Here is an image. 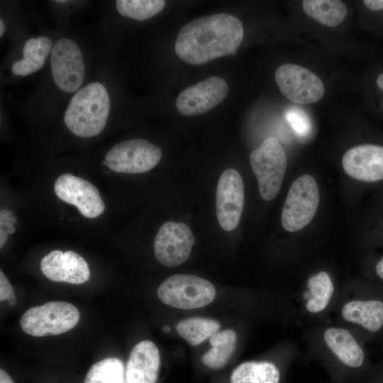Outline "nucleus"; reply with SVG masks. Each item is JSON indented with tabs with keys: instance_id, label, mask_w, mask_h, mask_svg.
I'll return each mask as SVG.
<instances>
[{
	"instance_id": "nucleus-35",
	"label": "nucleus",
	"mask_w": 383,
	"mask_h": 383,
	"mask_svg": "<svg viewBox=\"0 0 383 383\" xmlns=\"http://www.w3.org/2000/svg\"><path fill=\"white\" fill-rule=\"evenodd\" d=\"M55 1L57 2V3H66V2H67V1H65V0H62V1L58 0V1Z\"/></svg>"
},
{
	"instance_id": "nucleus-19",
	"label": "nucleus",
	"mask_w": 383,
	"mask_h": 383,
	"mask_svg": "<svg viewBox=\"0 0 383 383\" xmlns=\"http://www.w3.org/2000/svg\"><path fill=\"white\" fill-rule=\"evenodd\" d=\"M282 371L268 360L247 361L232 372L231 383H281Z\"/></svg>"
},
{
	"instance_id": "nucleus-5",
	"label": "nucleus",
	"mask_w": 383,
	"mask_h": 383,
	"mask_svg": "<svg viewBox=\"0 0 383 383\" xmlns=\"http://www.w3.org/2000/svg\"><path fill=\"white\" fill-rule=\"evenodd\" d=\"M250 164L260 196L265 201L274 199L281 189L287 165V155L277 139L272 136L266 138L251 152Z\"/></svg>"
},
{
	"instance_id": "nucleus-30",
	"label": "nucleus",
	"mask_w": 383,
	"mask_h": 383,
	"mask_svg": "<svg viewBox=\"0 0 383 383\" xmlns=\"http://www.w3.org/2000/svg\"><path fill=\"white\" fill-rule=\"evenodd\" d=\"M373 276L383 284V254L376 259L372 268Z\"/></svg>"
},
{
	"instance_id": "nucleus-15",
	"label": "nucleus",
	"mask_w": 383,
	"mask_h": 383,
	"mask_svg": "<svg viewBox=\"0 0 383 383\" xmlns=\"http://www.w3.org/2000/svg\"><path fill=\"white\" fill-rule=\"evenodd\" d=\"M226 82L211 77L183 89L176 100L179 112L187 116L206 113L218 105L228 94Z\"/></svg>"
},
{
	"instance_id": "nucleus-18",
	"label": "nucleus",
	"mask_w": 383,
	"mask_h": 383,
	"mask_svg": "<svg viewBox=\"0 0 383 383\" xmlns=\"http://www.w3.org/2000/svg\"><path fill=\"white\" fill-rule=\"evenodd\" d=\"M335 292L331 276L325 271L311 275L301 293L304 309L310 314L325 311L330 304Z\"/></svg>"
},
{
	"instance_id": "nucleus-33",
	"label": "nucleus",
	"mask_w": 383,
	"mask_h": 383,
	"mask_svg": "<svg viewBox=\"0 0 383 383\" xmlns=\"http://www.w3.org/2000/svg\"><path fill=\"white\" fill-rule=\"evenodd\" d=\"M5 31V25L3 21L0 20V35L2 36Z\"/></svg>"
},
{
	"instance_id": "nucleus-9",
	"label": "nucleus",
	"mask_w": 383,
	"mask_h": 383,
	"mask_svg": "<svg viewBox=\"0 0 383 383\" xmlns=\"http://www.w3.org/2000/svg\"><path fill=\"white\" fill-rule=\"evenodd\" d=\"M343 319L358 326L367 336L383 333V289L371 287L356 299L347 301L340 310Z\"/></svg>"
},
{
	"instance_id": "nucleus-8",
	"label": "nucleus",
	"mask_w": 383,
	"mask_h": 383,
	"mask_svg": "<svg viewBox=\"0 0 383 383\" xmlns=\"http://www.w3.org/2000/svg\"><path fill=\"white\" fill-rule=\"evenodd\" d=\"M160 147L145 139H131L112 147L102 165L117 173L139 174L154 168L162 157Z\"/></svg>"
},
{
	"instance_id": "nucleus-20",
	"label": "nucleus",
	"mask_w": 383,
	"mask_h": 383,
	"mask_svg": "<svg viewBox=\"0 0 383 383\" xmlns=\"http://www.w3.org/2000/svg\"><path fill=\"white\" fill-rule=\"evenodd\" d=\"M52 41L46 36L28 39L23 48V57L16 61L12 71L17 76L25 77L39 70L52 49Z\"/></svg>"
},
{
	"instance_id": "nucleus-28",
	"label": "nucleus",
	"mask_w": 383,
	"mask_h": 383,
	"mask_svg": "<svg viewBox=\"0 0 383 383\" xmlns=\"http://www.w3.org/2000/svg\"><path fill=\"white\" fill-rule=\"evenodd\" d=\"M16 220V217L13 216L11 211L1 209L0 211V231L8 232L9 228L13 226Z\"/></svg>"
},
{
	"instance_id": "nucleus-16",
	"label": "nucleus",
	"mask_w": 383,
	"mask_h": 383,
	"mask_svg": "<svg viewBox=\"0 0 383 383\" xmlns=\"http://www.w3.org/2000/svg\"><path fill=\"white\" fill-rule=\"evenodd\" d=\"M40 267L45 277L56 282L82 284L90 277L87 261L72 250H52L41 259Z\"/></svg>"
},
{
	"instance_id": "nucleus-3",
	"label": "nucleus",
	"mask_w": 383,
	"mask_h": 383,
	"mask_svg": "<svg viewBox=\"0 0 383 383\" xmlns=\"http://www.w3.org/2000/svg\"><path fill=\"white\" fill-rule=\"evenodd\" d=\"M323 342L332 356L327 365L335 379L340 382H364L372 366L361 343L347 329L328 327L323 333Z\"/></svg>"
},
{
	"instance_id": "nucleus-34",
	"label": "nucleus",
	"mask_w": 383,
	"mask_h": 383,
	"mask_svg": "<svg viewBox=\"0 0 383 383\" xmlns=\"http://www.w3.org/2000/svg\"><path fill=\"white\" fill-rule=\"evenodd\" d=\"M162 329L165 333H167L170 330V327L167 326H164Z\"/></svg>"
},
{
	"instance_id": "nucleus-7",
	"label": "nucleus",
	"mask_w": 383,
	"mask_h": 383,
	"mask_svg": "<svg viewBox=\"0 0 383 383\" xmlns=\"http://www.w3.org/2000/svg\"><path fill=\"white\" fill-rule=\"evenodd\" d=\"M319 190L313 177L303 174L291 185L282 212L283 228L296 232L306 227L314 217L319 204Z\"/></svg>"
},
{
	"instance_id": "nucleus-26",
	"label": "nucleus",
	"mask_w": 383,
	"mask_h": 383,
	"mask_svg": "<svg viewBox=\"0 0 383 383\" xmlns=\"http://www.w3.org/2000/svg\"><path fill=\"white\" fill-rule=\"evenodd\" d=\"M286 118L298 135L306 137L311 133V119L303 109L299 107L289 109L286 113Z\"/></svg>"
},
{
	"instance_id": "nucleus-14",
	"label": "nucleus",
	"mask_w": 383,
	"mask_h": 383,
	"mask_svg": "<svg viewBox=\"0 0 383 383\" xmlns=\"http://www.w3.org/2000/svg\"><path fill=\"white\" fill-rule=\"evenodd\" d=\"M244 204V186L239 172L227 169L221 175L216 188V210L221 227L231 231L238 225Z\"/></svg>"
},
{
	"instance_id": "nucleus-25",
	"label": "nucleus",
	"mask_w": 383,
	"mask_h": 383,
	"mask_svg": "<svg viewBox=\"0 0 383 383\" xmlns=\"http://www.w3.org/2000/svg\"><path fill=\"white\" fill-rule=\"evenodd\" d=\"M165 5L163 0H118V12L137 21L147 20L160 13Z\"/></svg>"
},
{
	"instance_id": "nucleus-31",
	"label": "nucleus",
	"mask_w": 383,
	"mask_h": 383,
	"mask_svg": "<svg viewBox=\"0 0 383 383\" xmlns=\"http://www.w3.org/2000/svg\"><path fill=\"white\" fill-rule=\"evenodd\" d=\"M0 383H14L9 374L3 369L0 370Z\"/></svg>"
},
{
	"instance_id": "nucleus-6",
	"label": "nucleus",
	"mask_w": 383,
	"mask_h": 383,
	"mask_svg": "<svg viewBox=\"0 0 383 383\" xmlns=\"http://www.w3.org/2000/svg\"><path fill=\"white\" fill-rule=\"evenodd\" d=\"M213 284L199 276L177 274L167 277L157 294L165 304L179 309H199L211 303L216 296Z\"/></svg>"
},
{
	"instance_id": "nucleus-23",
	"label": "nucleus",
	"mask_w": 383,
	"mask_h": 383,
	"mask_svg": "<svg viewBox=\"0 0 383 383\" xmlns=\"http://www.w3.org/2000/svg\"><path fill=\"white\" fill-rule=\"evenodd\" d=\"M220 327L219 322L214 319L194 317L179 321L176 330L187 342L196 346L218 332Z\"/></svg>"
},
{
	"instance_id": "nucleus-10",
	"label": "nucleus",
	"mask_w": 383,
	"mask_h": 383,
	"mask_svg": "<svg viewBox=\"0 0 383 383\" xmlns=\"http://www.w3.org/2000/svg\"><path fill=\"white\" fill-rule=\"evenodd\" d=\"M275 81L283 95L298 104L315 103L324 94V86L319 77L297 65L279 66L275 72Z\"/></svg>"
},
{
	"instance_id": "nucleus-4",
	"label": "nucleus",
	"mask_w": 383,
	"mask_h": 383,
	"mask_svg": "<svg viewBox=\"0 0 383 383\" xmlns=\"http://www.w3.org/2000/svg\"><path fill=\"white\" fill-rule=\"evenodd\" d=\"M80 318L78 309L61 301H51L26 310L20 319L21 329L35 337L57 335L73 328Z\"/></svg>"
},
{
	"instance_id": "nucleus-2",
	"label": "nucleus",
	"mask_w": 383,
	"mask_h": 383,
	"mask_svg": "<svg viewBox=\"0 0 383 383\" xmlns=\"http://www.w3.org/2000/svg\"><path fill=\"white\" fill-rule=\"evenodd\" d=\"M110 111L109 96L100 82H91L71 98L64 115L67 128L74 135L90 138L104 128Z\"/></svg>"
},
{
	"instance_id": "nucleus-22",
	"label": "nucleus",
	"mask_w": 383,
	"mask_h": 383,
	"mask_svg": "<svg viewBox=\"0 0 383 383\" xmlns=\"http://www.w3.org/2000/svg\"><path fill=\"white\" fill-rule=\"evenodd\" d=\"M302 6L307 15L330 27L340 24L347 14L346 6L342 1L304 0Z\"/></svg>"
},
{
	"instance_id": "nucleus-12",
	"label": "nucleus",
	"mask_w": 383,
	"mask_h": 383,
	"mask_svg": "<svg viewBox=\"0 0 383 383\" xmlns=\"http://www.w3.org/2000/svg\"><path fill=\"white\" fill-rule=\"evenodd\" d=\"M194 238L184 223L167 221L160 227L154 241V253L157 261L167 267H177L189 258Z\"/></svg>"
},
{
	"instance_id": "nucleus-27",
	"label": "nucleus",
	"mask_w": 383,
	"mask_h": 383,
	"mask_svg": "<svg viewBox=\"0 0 383 383\" xmlns=\"http://www.w3.org/2000/svg\"><path fill=\"white\" fill-rule=\"evenodd\" d=\"M0 301H6L11 306L16 304L13 288L1 270L0 271Z\"/></svg>"
},
{
	"instance_id": "nucleus-17",
	"label": "nucleus",
	"mask_w": 383,
	"mask_h": 383,
	"mask_svg": "<svg viewBox=\"0 0 383 383\" xmlns=\"http://www.w3.org/2000/svg\"><path fill=\"white\" fill-rule=\"evenodd\" d=\"M160 366V355L155 344L150 340L137 343L127 362V383H156Z\"/></svg>"
},
{
	"instance_id": "nucleus-24",
	"label": "nucleus",
	"mask_w": 383,
	"mask_h": 383,
	"mask_svg": "<svg viewBox=\"0 0 383 383\" xmlns=\"http://www.w3.org/2000/svg\"><path fill=\"white\" fill-rule=\"evenodd\" d=\"M123 362L116 357H107L93 365L84 383H122Z\"/></svg>"
},
{
	"instance_id": "nucleus-1",
	"label": "nucleus",
	"mask_w": 383,
	"mask_h": 383,
	"mask_svg": "<svg viewBox=\"0 0 383 383\" xmlns=\"http://www.w3.org/2000/svg\"><path fill=\"white\" fill-rule=\"evenodd\" d=\"M243 38V28L235 16L224 13L194 19L179 30L174 50L184 62L199 65L235 55Z\"/></svg>"
},
{
	"instance_id": "nucleus-21",
	"label": "nucleus",
	"mask_w": 383,
	"mask_h": 383,
	"mask_svg": "<svg viewBox=\"0 0 383 383\" xmlns=\"http://www.w3.org/2000/svg\"><path fill=\"white\" fill-rule=\"evenodd\" d=\"M211 349L201 357L204 365L212 369L224 367L234 353L237 334L232 329H226L212 335L209 338Z\"/></svg>"
},
{
	"instance_id": "nucleus-32",
	"label": "nucleus",
	"mask_w": 383,
	"mask_h": 383,
	"mask_svg": "<svg viewBox=\"0 0 383 383\" xmlns=\"http://www.w3.org/2000/svg\"><path fill=\"white\" fill-rule=\"evenodd\" d=\"M374 83L377 89L383 93V71L380 72L376 77Z\"/></svg>"
},
{
	"instance_id": "nucleus-13",
	"label": "nucleus",
	"mask_w": 383,
	"mask_h": 383,
	"mask_svg": "<svg viewBox=\"0 0 383 383\" xmlns=\"http://www.w3.org/2000/svg\"><path fill=\"white\" fill-rule=\"evenodd\" d=\"M54 191L60 200L75 206L85 218H96L105 210L98 189L87 180L72 174H61L55 182Z\"/></svg>"
},
{
	"instance_id": "nucleus-29",
	"label": "nucleus",
	"mask_w": 383,
	"mask_h": 383,
	"mask_svg": "<svg viewBox=\"0 0 383 383\" xmlns=\"http://www.w3.org/2000/svg\"><path fill=\"white\" fill-rule=\"evenodd\" d=\"M363 383H383V363L372 366Z\"/></svg>"
},
{
	"instance_id": "nucleus-11",
	"label": "nucleus",
	"mask_w": 383,
	"mask_h": 383,
	"mask_svg": "<svg viewBox=\"0 0 383 383\" xmlns=\"http://www.w3.org/2000/svg\"><path fill=\"white\" fill-rule=\"evenodd\" d=\"M53 80L67 93L75 92L82 85L84 75L82 54L77 44L69 38H60L52 49L50 59Z\"/></svg>"
}]
</instances>
